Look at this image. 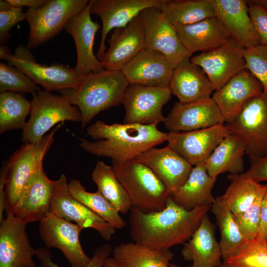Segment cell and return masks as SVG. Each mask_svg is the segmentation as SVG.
Here are the masks:
<instances>
[{"instance_id": "obj_1", "label": "cell", "mask_w": 267, "mask_h": 267, "mask_svg": "<svg viewBox=\"0 0 267 267\" xmlns=\"http://www.w3.org/2000/svg\"><path fill=\"white\" fill-rule=\"evenodd\" d=\"M212 206L187 210L170 196L162 210L144 212L132 207L130 234L134 242L156 250H166L188 240Z\"/></svg>"}, {"instance_id": "obj_2", "label": "cell", "mask_w": 267, "mask_h": 267, "mask_svg": "<svg viewBox=\"0 0 267 267\" xmlns=\"http://www.w3.org/2000/svg\"><path fill=\"white\" fill-rule=\"evenodd\" d=\"M96 141L79 138L86 151L98 156L111 158L122 163L134 159L143 152L167 141V133L159 131L157 125L139 124H107L98 120L86 129Z\"/></svg>"}, {"instance_id": "obj_3", "label": "cell", "mask_w": 267, "mask_h": 267, "mask_svg": "<svg viewBox=\"0 0 267 267\" xmlns=\"http://www.w3.org/2000/svg\"><path fill=\"white\" fill-rule=\"evenodd\" d=\"M129 85L121 71L104 69L85 76L77 89L58 91L79 108L83 129L100 112L122 104Z\"/></svg>"}, {"instance_id": "obj_4", "label": "cell", "mask_w": 267, "mask_h": 267, "mask_svg": "<svg viewBox=\"0 0 267 267\" xmlns=\"http://www.w3.org/2000/svg\"><path fill=\"white\" fill-rule=\"evenodd\" d=\"M63 123L39 142L24 143L3 163L5 171V212L15 214L23 190L32 177L43 167L44 156L53 142L54 135Z\"/></svg>"}, {"instance_id": "obj_5", "label": "cell", "mask_w": 267, "mask_h": 267, "mask_svg": "<svg viewBox=\"0 0 267 267\" xmlns=\"http://www.w3.org/2000/svg\"><path fill=\"white\" fill-rule=\"evenodd\" d=\"M112 166L132 207L145 213L161 211L165 207L170 194L148 167L135 159L122 163L112 162Z\"/></svg>"}, {"instance_id": "obj_6", "label": "cell", "mask_w": 267, "mask_h": 267, "mask_svg": "<svg viewBox=\"0 0 267 267\" xmlns=\"http://www.w3.org/2000/svg\"><path fill=\"white\" fill-rule=\"evenodd\" d=\"M32 94L30 117L22 130L24 143L40 142L51 128L64 121L81 122L79 108L62 95L53 94L40 88Z\"/></svg>"}, {"instance_id": "obj_7", "label": "cell", "mask_w": 267, "mask_h": 267, "mask_svg": "<svg viewBox=\"0 0 267 267\" xmlns=\"http://www.w3.org/2000/svg\"><path fill=\"white\" fill-rule=\"evenodd\" d=\"M10 51L8 47L0 44V58L16 67L45 90L77 89L81 83L75 68L58 63L50 66L40 64L27 46L19 45L15 48L14 54Z\"/></svg>"}, {"instance_id": "obj_8", "label": "cell", "mask_w": 267, "mask_h": 267, "mask_svg": "<svg viewBox=\"0 0 267 267\" xmlns=\"http://www.w3.org/2000/svg\"><path fill=\"white\" fill-rule=\"evenodd\" d=\"M229 133L244 143L249 157L267 155V91L249 99L231 121L224 124Z\"/></svg>"}, {"instance_id": "obj_9", "label": "cell", "mask_w": 267, "mask_h": 267, "mask_svg": "<svg viewBox=\"0 0 267 267\" xmlns=\"http://www.w3.org/2000/svg\"><path fill=\"white\" fill-rule=\"evenodd\" d=\"M88 0H47L38 9L28 8L25 13L30 26L27 47L38 46L57 35L70 19L81 12Z\"/></svg>"}, {"instance_id": "obj_10", "label": "cell", "mask_w": 267, "mask_h": 267, "mask_svg": "<svg viewBox=\"0 0 267 267\" xmlns=\"http://www.w3.org/2000/svg\"><path fill=\"white\" fill-rule=\"evenodd\" d=\"M145 35L146 49L154 50L165 56L174 69L184 59L192 53L182 44L175 26L158 7H150L139 14Z\"/></svg>"}, {"instance_id": "obj_11", "label": "cell", "mask_w": 267, "mask_h": 267, "mask_svg": "<svg viewBox=\"0 0 267 267\" xmlns=\"http://www.w3.org/2000/svg\"><path fill=\"white\" fill-rule=\"evenodd\" d=\"M169 87L130 84L122 104L125 108L124 123L157 125L164 122L162 108L171 98Z\"/></svg>"}, {"instance_id": "obj_12", "label": "cell", "mask_w": 267, "mask_h": 267, "mask_svg": "<svg viewBox=\"0 0 267 267\" xmlns=\"http://www.w3.org/2000/svg\"><path fill=\"white\" fill-rule=\"evenodd\" d=\"M51 211L58 217L74 222L83 229H94L105 240H109L116 228L70 194L65 174L54 180L51 199Z\"/></svg>"}, {"instance_id": "obj_13", "label": "cell", "mask_w": 267, "mask_h": 267, "mask_svg": "<svg viewBox=\"0 0 267 267\" xmlns=\"http://www.w3.org/2000/svg\"><path fill=\"white\" fill-rule=\"evenodd\" d=\"M83 229L77 224L51 212L39 223L41 238L47 249L56 248L64 255L72 267H86L91 258L84 252L79 239Z\"/></svg>"}, {"instance_id": "obj_14", "label": "cell", "mask_w": 267, "mask_h": 267, "mask_svg": "<svg viewBox=\"0 0 267 267\" xmlns=\"http://www.w3.org/2000/svg\"><path fill=\"white\" fill-rule=\"evenodd\" d=\"M245 49L229 37L221 46L192 56L190 60L203 70L216 90L245 69Z\"/></svg>"}, {"instance_id": "obj_15", "label": "cell", "mask_w": 267, "mask_h": 267, "mask_svg": "<svg viewBox=\"0 0 267 267\" xmlns=\"http://www.w3.org/2000/svg\"><path fill=\"white\" fill-rule=\"evenodd\" d=\"M91 4L89 0L81 12L69 20L64 28L75 43L77 59L75 69L80 80L89 74L105 69L93 53L95 35L100 26L91 18Z\"/></svg>"}, {"instance_id": "obj_16", "label": "cell", "mask_w": 267, "mask_h": 267, "mask_svg": "<svg viewBox=\"0 0 267 267\" xmlns=\"http://www.w3.org/2000/svg\"><path fill=\"white\" fill-rule=\"evenodd\" d=\"M26 225L12 214L0 222V267H37L36 249L30 244Z\"/></svg>"}, {"instance_id": "obj_17", "label": "cell", "mask_w": 267, "mask_h": 267, "mask_svg": "<svg viewBox=\"0 0 267 267\" xmlns=\"http://www.w3.org/2000/svg\"><path fill=\"white\" fill-rule=\"evenodd\" d=\"M163 123L169 132H184L224 124L225 121L210 97L190 103L175 102Z\"/></svg>"}, {"instance_id": "obj_18", "label": "cell", "mask_w": 267, "mask_h": 267, "mask_svg": "<svg viewBox=\"0 0 267 267\" xmlns=\"http://www.w3.org/2000/svg\"><path fill=\"white\" fill-rule=\"evenodd\" d=\"M91 13L98 15L102 22L97 53L99 60L107 49L105 40L111 30L126 27L146 8H160V0H91Z\"/></svg>"}, {"instance_id": "obj_19", "label": "cell", "mask_w": 267, "mask_h": 267, "mask_svg": "<svg viewBox=\"0 0 267 267\" xmlns=\"http://www.w3.org/2000/svg\"><path fill=\"white\" fill-rule=\"evenodd\" d=\"M229 132L224 124L184 132H169L167 141L193 166L203 164Z\"/></svg>"}, {"instance_id": "obj_20", "label": "cell", "mask_w": 267, "mask_h": 267, "mask_svg": "<svg viewBox=\"0 0 267 267\" xmlns=\"http://www.w3.org/2000/svg\"><path fill=\"white\" fill-rule=\"evenodd\" d=\"M108 42L109 47L100 61L105 69L122 71L145 48L139 14L126 27L113 29Z\"/></svg>"}, {"instance_id": "obj_21", "label": "cell", "mask_w": 267, "mask_h": 267, "mask_svg": "<svg viewBox=\"0 0 267 267\" xmlns=\"http://www.w3.org/2000/svg\"><path fill=\"white\" fill-rule=\"evenodd\" d=\"M134 159L143 163L154 173L170 196L185 182L193 167L168 144L163 148H151Z\"/></svg>"}, {"instance_id": "obj_22", "label": "cell", "mask_w": 267, "mask_h": 267, "mask_svg": "<svg viewBox=\"0 0 267 267\" xmlns=\"http://www.w3.org/2000/svg\"><path fill=\"white\" fill-rule=\"evenodd\" d=\"M263 92L261 83L245 69L215 90L212 98L219 107L226 123L235 118L249 99Z\"/></svg>"}, {"instance_id": "obj_23", "label": "cell", "mask_w": 267, "mask_h": 267, "mask_svg": "<svg viewBox=\"0 0 267 267\" xmlns=\"http://www.w3.org/2000/svg\"><path fill=\"white\" fill-rule=\"evenodd\" d=\"M212 2L216 17L229 37L245 48L261 44L249 14L246 0H212Z\"/></svg>"}, {"instance_id": "obj_24", "label": "cell", "mask_w": 267, "mask_h": 267, "mask_svg": "<svg viewBox=\"0 0 267 267\" xmlns=\"http://www.w3.org/2000/svg\"><path fill=\"white\" fill-rule=\"evenodd\" d=\"M173 70L164 55L145 48L121 71L129 84L169 87Z\"/></svg>"}, {"instance_id": "obj_25", "label": "cell", "mask_w": 267, "mask_h": 267, "mask_svg": "<svg viewBox=\"0 0 267 267\" xmlns=\"http://www.w3.org/2000/svg\"><path fill=\"white\" fill-rule=\"evenodd\" d=\"M54 180L43 167L37 171L25 186L14 214L25 223L40 222L52 212L51 199Z\"/></svg>"}, {"instance_id": "obj_26", "label": "cell", "mask_w": 267, "mask_h": 267, "mask_svg": "<svg viewBox=\"0 0 267 267\" xmlns=\"http://www.w3.org/2000/svg\"><path fill=\"white\" fill-rule=\"evenodd\" d=\"M190 58L184 59L174 69L169 85L172 94L183 103L210 98L215 90L203 70Z\"/></svg>"}, {"instance_id": "obj_27", "label": "cell", "mask_w": 267, "mask_h": 267, "mask_svg": "<svg viewBox=\"0 0 267 267\" xmlns=\"http://www.w3.org/2000/svg\"><path fill=\"white\" fill-rule=\"evenodd\" d=\"M181 255L192 262L190 267H220L222 262L219 242L216 238L215 225L208 214L187 242L184 243Z\"/></svg>"}, {"instance_id": "obj_28", "label": "cell", "mask_w": 267, "mask_h": 267, "mask_svg": "<svg viewBox=\"0 0 267 267\" xmlns=\"http://www.w3.org/2000/svg\"><path fill=\"white\" fill-rule=\"evenodd\" d=\"M175 27L180 41L192 53L213 50L222 45L229 37L217 17Z\"/></svg>"}, {"instance_id": "obj_29", "label": "cell", "mask_w": 267, "mask_h": 267, "mask_svg": "<svg viewBox=\"0 0 267 267\" xmlns=\"http://www.w3.org/2000/svg\"><path fill=\"white\" fill-rule=\"evenodd\" d=\"M216 180L208 174L204 163L193 166L185 182L171 196L187 210L201 206H212L216 201L212 193Z\"/></svg>"}, {"instance_id": "obj_30", "label": "cell", "mask_w": 267, "mask_h": 267, "mask_svg": "<svg viewBox=\"0 0 267 267\" xmlns=\"http://www.w3.org/2000/svg\"><path fill=\"white\" fill-rule=\"evenodd\" d=\"M245 146L238 137L228 134L216 147L204 163L208 174L217 178L224 173L230 175L242 174L244 171L243 156Z\"/></svg>"}, {"instance_id": "obj_31", "label": "cell", "mask_w": 267, "mask_h": 267, "mask_svg": "<svg viewBox=\"0 0 267 267\" xmlns=\"http://www.w3.org/2000/svg\"><path fill=\"white\" fill-rule=\"evenodd\" d=\"M112 253L121 267H170L174 258L170 249H153L134 242L121 243Z\"/></svg>"}, {"instance_id": "obj_32", "label": "cell", "mask_w": 267, "mask_h": 267, "mask_svg": "<svg viewBox=\"0 0 267 267\" xmlns=\"http://www.w3.org/2000/svg\"><path fill=\"white\" fill-rule=\"evenodd\" d=\"M174 26L197 23L216 17L212 0H160V8Z\"/></svg>"}, {"instance_id": "obj_33", "label": "cell", "mask_w": 267, "mask_h": 267, "mask_svg": "<svg viewBox=\"0 0 267 267\" xmlns=\"http://www.w3.org/2000/svg\"><path fill=\"white\" fill-rule=\"evenodd\" d=\"M97 190L122 214L130 212L132 206L128 195L118 179L112 166L98 161L91 173Z\"/></svg>"}, {"instance_id": "obj_34", "label": "cell", "mask_w": 267, "mask_h": 267, "mask_svg": "<svg viewBox=\"0 0 267 267\" xmlns=\"http://www.w3.org/2000/svg\"><path fill=\"white\" fill-rule=\"evenodd\" d=\"M68 190L73 198L116 229H121L126 226L120 213L98 190L95 192L87 191L81 181L76 179L68 183Z\"/></svg>"}, {"instance_id": "obj_35", "label": "cell", "mask_w": 267, "mask_h": 267, "mask_svg": "<svg viewBox=\"0 0 267 267\" xmlns=\"http://www.w3.org/2000/svg\"><path fill=\"white\" fill-rule=\"evenodd\" d=\"M211 211L215 216L220 231L219 244L222 258L225 260L233 255L246 241L234 219L232 213L220 196L216 198Z\"/></svg>"}, {"instance_id": "obj_36", "label": "cell", "mask_w": 267, "mask_h": 267, "mask_svg": "<svg viewBox=\"0 0 267 267\" xmlns=\"http://www.w3.org/2000/svg\"><path fill=\"white\" fill-rule=\"evenodd\" d=\"M31 102L23 94L6 91L0 93V133L23 129L30 114Z\"/></svg>"}, {"instance_id": "obj_37", "label": "cell", "mask_w": 267, "mask_h": 267, "mask_svg": "<svg viewBox=\"0 0 267 267\" xmlns=\"http://www.w3.org/2000/svg\"><path fill=\"white\" fill-rule=\"evenodd\" d=\"M230 183L224 193L220 196L233 215L246 211L254 202L261 183L250 178H241L229 175Z\"/></svg>"}, {"instance_id": "obj_38", "label": "cell", "mask_w": 267, "mask_h": 267, "mask_svg": "<svg viewBox=\"0 0 267 267\" xmlns=\"http://www.w3.org/2000/svg\"><path fill=\"white\" fill-rule=\"evenodd\" d=\"M229 267H267V241L245 242L225 260Z\"/></svg>"}, {"instance_id": "obj_39", "label": "cell", "mask_w": 267, "mask_h": 267, "mask_svg": "<svg viewBox=\"0 0 267 267\" xmlns=\"http://www.w3.org/2000/svg\"><path fill=\"white\" fill-rule=\"evenodd\" d=\"M39 88L36 83L16 67L0 63V93L10 91L33 93Z\"/></svg>"}, {"instance_id": "obj_40", "label": "cell", "mask_w": 267, "mask_h": 267, "mask_svg": "<svg viewBox=\"0 0 267 267\" xmlns=\"http://www.w3.org/2000/svg\"><path fill=\"white\" fill-rule=\"evenodd\" d=\"M266 189L261 184L256 200L244 213L233 215L234 219L246 241L256 239L261 223V206Z\"/></svg>"}, {"instance_id": "obj_41", "label": "cell", "mask_w": 267, "mask_h": 267, "mask_svg": "<svg viewBox=\"0 0 267 267\" xmlns=\"http://www.w3.org/2000/svg\"><path fill=\"white\" fill-rule=\"evenodd\" d=\"M244 58L245 69L261 83L263 91H267V45L245 48Z\"/></svg>"}, {"instance_id": "obj_42", "label": "cell", "mask_w": 267, "mask_h": 267, "mask_svg": "<svg viewBox=\"0 0 267 267\" xmlns=\"http://www.w3.org/2000/svg\"><path fill=\"white\" fill-rule=\"evenodd\" d=\"M113 249L109 244H104L97 248L93 252L89 264L86 267H102L104 261L109 257ZM39 267H60L52 260L49 249L40 247L36 249Z\"/></svg>"}, {"instance_id": "obj_43", "label": "cell", "mask_w": 267, "mask_h": 267, "mask_svg": "<svg viewBox=\"0 0 267 267\" xmlns=\"http://www.w3.org/2000/svg\"><path fill=\"white\" fill-rule=\"evenodd\" d=\"M26 19L22 7L11 5L9 8L0 10V43H6L10 37L9 32L19 22Z\"/></svg>"}, {"instance_id": "obj_44", "label": "cell", "mask_w": 267, "mask_h": 267, "mask_svg": "<svg viewBox=\"0 0 267 267\" xmlns=\"http://www.w3.org/2000/svg\"><path fill=\"white\" fill-rule=\"evenodd\" d=\"M248 12L260 44L267 45V10L246 0Z\"/></svg>"}, {"instance_id": "obj_45", "label": "cell", "mask_w": 267, "mask_h": 267, "mask_svg": "<svg viewBox=\"0 0 267 267\" xmlns=\"http://www.w3.org/2000/svg\"><path fill=\"white\" fill-rule=\"evenodd\" d=\"M249 158L251 163L249 169L241 174L231 176L241 178H250L258 182L267 181V155L261 158Z\"/></svg>"}, {"instance_id": "obj_46", "label": "cell", "mask_w": 267, "mask_h": 267, "mask_svg": "<svg viewBox=\"0 0 267 267\" xmlns=\"http://www.w3.org/2000/svg\"><path fill=\"white\" fill-rule=\"evenodd\" d=\"M256 239L267 241V184L261 206V223Z\"/></svg>"}, {"instance_id": "obj_47", "label": "cell", "mask_w": 267, "mask_h": 267, "mask_svg": "<svg viewBox=\"0 0 267 267\" xmlns=\"http://www.w3.org/2000/svg\"><path fill=\"white\" fill-rule=\"evenodd\" d=\"M11 5L18 7H28L29 9H38L47 1V0H6Z\"/></svg>"}, {"instance_id": "obj_48", "label": "cell", "mask_w": 267, "mask_h": 267, "mask_svg": "<svg viewBox=\"0 0 267 267\" xmlns=\"http://www.w3.org/2000/svg\"><path fill=\"white\" fill-rule=\"evenodd\" d=\"M102 267H121V266L113 257H109L104 261Z\"/></svg>"}, {"instance_id": "obj_49", "label": "cell", "mask_w": 267, "mask_h": 267, "mask_svg": "<svg viewBox=\"0 0 267 267\" xmlns=\"http://www.w3.org/2000/svg\"><path fill=\"white\" fill-rule=\"evenodd\" d=\"M249 2L258 5L267 10V0H248Z\"/></svg>"}, {"instance_id": "obj_50", "label": "cell", "mask_w": 267, "mask_h": 267, "mask_svg": "<svg viewBox=\"0 0 267 267\" xmlns=\"http://www.w3.org/2000/svg\"><path fill=\"white\" fill-rule=\"evenodd\" d=\"M220 267H229L225 261H223Z\"/></svg>"}, {"instance_id": "obj_51", "label": "cell", "mask_w": 267, "mask_h": 267, "mask_svg": "<svg viewBox=\"0 0 267 267\" xmlns=\"http://www.w3.org/2000/svg\"><path fill=\"white\" fill-rule=\"evenodd\" d=\"M169 267H181L177 265H176L174 264H171V263L169 264Z\"/></svg>"}]
</instances>
